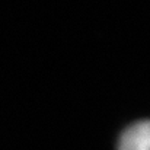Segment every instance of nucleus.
<instances>
[{
    "mask_svg": "<svg viewBox=\"0 0 150 150\" xmlns=\"http://www.w3.org/2000/svg\"><path fill=\"white\" fill-rule=\"evenodd\" d=\"M118 150H150V121L130 125L120 137Z\"/></svg>",
    "mask_w": 150,
    "mask_h": 150,
    "instance_id": "nucleus-1",
    "label": "nucleus"
}]
</instances>
